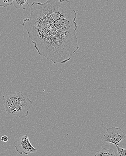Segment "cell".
Returning a JSON list of instances; mask_svg holds the SVG:
<instances>
[{"label": "cell", "instance_id": "6da1fadb", "mask_svg": "<svg viewBox=\"0 0 126 156\" xmlns=\"http://www.w3.org/2000/svg\"><path fill=\"white\" fill-rule=\"evenodd\" d=\"M29 18L22 23L39 55L56 64L71 59L80 48L77 15L68 0L33 2Z\"/></svg>", "mask_w": 126, "mask_h": 156}, {"label": "cell", "instance_id": "7a4b0ae2", "mask_svg": "<svg viewBox=\"0 0 126 156\" xmlns=\"http://www.w3.org/2000/svg\"><path fill=\"white\" fill-rule=\"evenodd\" d=\"M30 96L29 94L22 92L4 95V105L6 114L18 116L20 119L28 117L29 109L33 106Z\"/></svg>", "mask_w": 126, "mask_h": 156}, {"label": "cell", "instance_id": "3957f363", "mask_svg": "<svg viewBox=\"0 0 126 156\" xmlns=\"http://www.w3.org/2000/svg\"><path fill=\"white\" fill-rule=\"evenodd\" d=\"M14 147L17 152L20 155L24 154L28 155L30 153L37 152V149L30 142L29 134L25 135L19 134L16 136L14 141Z\"/></svg>", "mask_w": 126, "mask_h": 156}, {"label": "cell", "instance_id": "277c9868", "mask_svg": "<svg viewBox=\"0 0 126 156\" xmlns=\"http://www.w3.org/2000/svg\"><path fill=\"white\" fill-rule=\"evenodd\" d=\"M126 137V134L120 127L113 126L107 129L103 136V140L105 142L116 146Z\"/></svg>", "mask_w": 126, "mask_h": 156}, {"label": "cell", "instance_id": "5b68a950", "mask_svg": "<svg viewBox=\"0 0 126 156\" xmlns=\"http://www.w3.org/2000/svg\"><path fill=\"white\" fill-rule=\"evenodd\" d=\"M28 0H13V4L16 8L25 10L29 5Z\"/></svg>", "mask_w": 126, "mask_h": 156}, {"label": "cell", "instance_id": "8992f818", "mask_svg": "<svg viewBox=\"0 0 126 156\" xmlns=\"http://www.w3.org/2000/svg\"><path fill=\"white\" fill-rule=\"evenodd\" d=\"M95 156H117L114 151L111 148H102L98 151Z\"/></svg>", "mask_w": 126, "mask_h": 156}, {"label": "cell", "instance_id": "52a82bcc", "mask_svg": "<svg viewBox=\"0 0 126 156\" xmlns=\"http://www.w3.org/2000/svg\"><path fill=\"white\" fill-rule=\"evenodd\" d=\"M13 0H0V7H6L13 4Z\"/></svg>", "mask_w": 126, "mask_h": 156}, {"label": "cell", "instance_id": "ba28073f", "mask_svg": "<svg viewBox=\"0 0 126 156\" xmlns=\"http://www.w3.org/2000/svg\"><path fill=\"white\" fill-rule=\"evenodd\" d=\"M117 149V156H126V148L116 146Z\"/></svg>", "mask_w": 126, "mask_h": 156}, {"label": "cell", "instance_id": "9c48e42d", "mask_svg": "<svg viewBox=\"0 0 126 156\" xmlns=\"http://www.w3.org/2000/svg\"><path fill=\"white\" fill-rule=\"evenodd\" d=\"M1 140L2 141L4 142H6L8 141L9 138H8L7 136H4L2 137Z\"/></svg>", "mask_w": 126, "mask_h": 156}]
</instances>
